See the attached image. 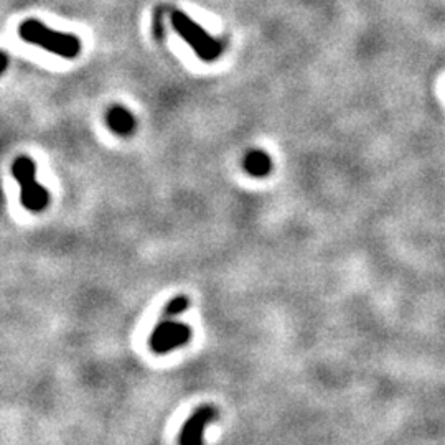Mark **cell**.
Returning <instances> with one entry per match:
<instances>
[{
  "label": "cell",
  "instance_id": "1",
  "mask_svg": "<svg viewBox=\"0 0 445 445\" xmlns=\"http://www.w3.org/2000/svg\"><path fill=\"white\" fill-rule=\"evenodd\" d=\"M19 35L27 44L37 45L50 53L66 59H75L81 53L79 38L73 33L57 32L45 27L40 20L30 19L20 25Z\"/></svg>",
  "mask_w": 445,
  "mask_h": 445
},
{
  "label": "cell",
  "instance_id": "2",
  "mask_svg": "<svg viewBox=\"0 0 445 445\" xmlns=\"http://www.w3.org/2000/svg\"><path fill=\"white\" fill-rule=\"evenodd\" d=\"M170 20H172L175 32L195 50V53L198 55V58L203 59V61H215L223 53V45L220 41L211 35H208V33L187 14H183V12L180 10H173L172 15H170Z\"/></svg>",
  "mask_w": 445,
  "mask_h": 445
},
{
  "label": "cell",
  "instance_id": "3",
  "mask_svg": "<svg viewBox=\"0 0 445 445\" xmlns=\"http://www.w3.org/2000/svg\"><path fill=\"white\" fill-rule=\"evenodd\" d=\"M37 165L30 157H19L12 164V175L20 183V201L30 211H44L50 201L48 191L35 182Z\"/></svg>",
  "mask_w": 445,
  "mask_h": 445
},
{
  "label": "cell",
  "instance_id": "4",
  "mask_svg": "<svg viewBox=\"0 0 445 445\" xmlns=\"http://www.w3.org/2000/svg\"><path fill=\"white\" fill-rule=\"evenodd\" d=\"M190 338V328L188 325L175 323L172 320H165L155 327L151 335V346L153 352L165 353L169 350L178 348L185 345Z\"/></svg>",
  "mask_w": 445,
  "mask_h": 445
},
{
  "label": "cell",
  "instance_id": "5",
  "mask_svg": "<svg viewBox=\"0 0 445 445\" xmlns=\"http://www.w3.org/2000/svg\"><path fill=\"white\" fill-rule=\"evenodd\" d=\"M218 417V410L213 406L205 404L191 414L180 432V444H201L203 442V430L209 422Z\"/></svg>",
  "mask_w": 445,
  "mask_h": 445
},
{
  "label": "cell",
  "instance_id": "6",
  "mask_svg": "<svg viewBox=\"0 0 445 445\" xmlns=\"http://www.w3.org/2000/svg\"><path fill=\"white\" fill-rule=\"evenodd\" d=\"M106 119H108L109 129L119 135H129L135 127L134 115H132L127 109L119 108V106L111 108L108 115H106Z\"/></svg>",
  "mask_w": 445,
  "mask_h": 445
},
{
  "label": "cell",
  "instance_id": "7",
  "mask_svg": "<svg viewBox=\"0 0 445 445\" xmlns=\"http://www.w3.org/2000/svg\"><path fill=\"white\" fill-rule=\"evenodd\" d=\"M245 170L252 177H266L271 172V158L263 151H251L245 158Z\"/></svg>",
  "mask_w": 445,
  "mask_h": 445
},
{
  "label": "cell",
  "instance_id": "8",
  "mask_svg": "<svg viewBox=\"0 0 445 445\" xmlns=\"http://www.w3.org/2000/svg\"><path fill=\"white\" fill-rule=\"evenodd\" d=\"M188 305H190V301H188L187 295H177V297L172 299V301L165 305L164 315L167 319H172V316L183 314V312L188 309Z\"/></svg>",
  "mask_w": 445,
  "mask_h": 445
},
{
  "label": "cell",
  "instance_id": "9",
  "mask_svg": "<svg viewBox=\"0 0 445 445\" xmlns=\"http://www.w3.org/2000/svg\"><path fill=\"white\" fill-rule=\"evenodd\" d=\"M153 32H155V38H162L164 35V28H162V8L155 10V19H153Z\"/></svg>",
  "mask_w": 445,
  "mask_h": 445
},
{
  "label": "cell",
  "instance_id": "10",
  "mask_svg": "<svg viewBox=\"0 0 445 445\" xmlns=\"http://www.w3.org/2000/svg\"><path fill=\"white\" fill-rule=\"evenodd\" d=\"M7 65H8V57L6 51H2V73H6Z\"/></svg>",
  "mask_w": 445,
  "mask_h": 445
}]
</instances>
